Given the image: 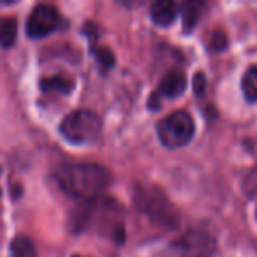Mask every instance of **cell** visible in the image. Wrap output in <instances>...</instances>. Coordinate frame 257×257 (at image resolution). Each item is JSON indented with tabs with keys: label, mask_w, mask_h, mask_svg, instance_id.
Returning a JSON list of instances; mask_svg holds the SVG:
<instances>
[{
	"label": "cell",
	"mask_w": 257,
	"mask_h": 257,
	"mask_svg": "<svg viewBox=\"0 0 257 257\" xmlns=\"http://www.w3.org/2000/svg\"><path fill=\"white\" fill-rule=\"evenodd\" d=\"M134 199H136V206L154 222H157L159 225H164L169 229L178 225V211L173 206L171 201L166 197V194L159 190L157 187H138L134 192Z\"/></svg>",
	"instance_id": "7a4b0ae2"
},
{
	"label": "cell",
	"mask_w": 257,
	"mask_h": 257,
	"mask_svg": "<svg viewBox=\"0 0 257 257\" xmlns=\"http://www.w3.org/2000/svg\"><path fill=\"white\" fill-rule=\"evenodd\" d=\"M204 6L201 2H185L182 6V16H183V29L189 32L194 29V25L197 23V20L201 18Z\"/></svg>",
	"instance_id": "30bf717a"
},
{
	"label": "cell",
	"mask_w": 257,
	"mask_h": 257,
	"mask_svg": "<svg viewBox=\"0 0 257 257\" xmlns=\"http://www.w3.org/2000/svg\"><path fill=\"white\" fill-rule=\"evenodd\" d=\"M18 37V23L15 18H6L0 22V44L4 48H11Z\"/></svg>",
	"instance_id": "8fae6325"
},
{
	"label": "cell",
	"mask_w": 257,
	"mask_h": 257,
	"mask_svg": "<svg viewBox=\"0 0 257 257\" xmlns=\"http://www.w3.org/2000/svg\"><path fill=\"white\" fill-rule=\"evenodd\" d=\"M215 252V239L206 231L194 229L176 239L171 245L173 257H211Z\"/></svg>",
	"instance_id": "5b68a950"
},
{
	"label": "cell",
	"mask_w": 257,
	"mask_h": 257,
	"mask_svg": "<svg viewBox=\"0 0 257 257\" xmlns=\"http://www.w3.org/2000/svg\"><path fill=\"white\" fill-rule=\"evenodd\" d=\"M11 257H37V248L29 236H18L11 243Z\"/></svg>",
	"instance_id": "9c48e42d"
},
{
	"label": "cell",
	"mask_w": 257,
	"mask_h": 257,
	"mask_svg": "<svg viewBox=\"0 0 257 257\" xmlns=\"http://www.w3.org/2000/svg\"><path fill=\"white\" fill-rule=\"evenodd\" d=\"M41 90L44 92H57V93H71L72 81L64 76H53L41 81Z\"/></svg>",
	"instance_id": "7c38bea8"
},
{
	"label": "cell",
	"mask_w": 257,
	"mask_h": 257,
	"mask_svg": "<svg viewBox=\"0 0 257 257\" xmlns=\"http://www.w3.org/2000/svg\"><path fill=\"white\" fill-rule=\"evenodd\" d=\"M152 22L159 27H169L178 16V6L171 0H157L150 8Z\"/></svg>",
	"instance_id": "52a82bcc"
},
{
	"label": "cell",
	"mask_w": 257,
	"mask_h": 257,
	"mask_svg": "<svg viewBox=\"0 0 257 257\" xmlns=\"http://www.w3.org/2000/svg\"><path fill=\"white\" fill-rule=\"evenodd\" d=\"M58 187L67 196L81 201L99 199L111 183V173L104 166L92 162H69L55 171Z\"/></svg>",
	"instance_id": "6da1fadb"
},
{
	"label": "cell",
	"mask_w": 257,
	"mask_h": 257,
	"mask_svg": "<svg viewBox=\"0 0 257 257\" xmlns=\"http://www.w3.org/2000/svg\"><path fill=\"white\" fill-rule=\"evenodd\" d=\"M243 190L248 197H257V166L243 180Z\"/></svg>",
	"instance_id": "9a60e30c"
},
{
	"label": "cell",
	"mask_w": 257,
	"mask_h": 257,
	"mask_svg": "<svg viewBox=\"0 0 257 257\" xmlns=\"http://www.w3.org/2000/svg\"><path fill=\"white\" fill-rule=\"evenodd\" d=\"M196 133L194 118L187 111L168 114L157 123V138L166 148H182L190 143Z\"/></svg>",
	"instance_id": "277c9868"
},
{
	"label": "cell",
	"mask_w": 257,
	"mask_h": 257,
	"mask_svg": "<svg viewBox=\"0 0 257 257\" xmlns=\"http://www.w3.org/2000/svg\"><path fill=\"white\" fill-rule=\"evenodd\" d=\"M60 25V13L55 6L39 4L34 8L27 20V36L32 39H43L57 30Z\"/></svg>",
	"instance_id": "8992f818"
},
{
	"label": "cell",
	"mask_w": 257,
	"mask_h": 257,
	"mask_svg": "<svg viewBox=\"0 0 257 257\" xmlns=\"http://www.w3.org/2000/svg\"><path fill=\"white\" fill-rule=\"evenodd\" d=\"M90 50H92L93 57H95V58H97V62L100 64V67H102V69L113 67L114 57H113V53H111V50H107L106 46H97L95 43H92Z\"/></svg>",
	"instance_id": "5bb4252c"
},
{
	"label": "cell",
	"mask_w": 257,
	"mask_h": 257,
	"mask_svg": "<svg viewBox=\"0 0 257 257\" xmlns=\"http://www.w3.org/2000/svg\"><path fill=\"white\" fill-rule=\"evenodd\" d=\"M150 107H152V109H157V107H159V93L157 92L152 93V97H150Z\"/></svg>",
	"instance_id": "e0dca14e"
},
{
	"label": "cell",
	"mask_w": 257,
	"mask_h": 257,
	"mask_svg": "<svg viewBox=\"0 0 257 257\" xmlns=\"http://www.w3.org/2000/svg\"><path fill=\"white\" fill-rule=\"evenodd\" d=\"M72 257H81V255H72Z\"/></svg>",
	"instance_id": "ac0fdd59"
},
{
	"label": "cell",
	"mask_w": 257,
	"mask_h": 257,
	"mask_svg": "<svg viewBox=\"0 0 257 257\" xmlns=\"http://www.w3.org/2000/svg\"><path fill=\"white\" fill-rule=\"evenodd\" d=\"M206 78H204L203 72H197L196 76H194V92L197 93V95H204V92H206Z\"/></svg>",
	"instance_id": "2e32d148"
},
{
	"label": "cell",
	"mask_w": 257,
	"mask_h": 257,
	"mask_svg": "<svg viewBox=\"0 0 257 257\" xmlns=\"http://www.w3.org/2000/svg\"><path fill=\"white\" fill-rule=\"evenodd\" d=\"M187 88V78L182 71H169L168 74L162 78L161 85H159V95L164 97H178L185 92Z\"/></svg>",
	"instance_id": "ba28073f"
},
{
	"label": "cell",
	"mask_w": 257,
	"mask_h": 257,
	"mask_svg": "<svg viewBox=\"0 0 257 257\" xmlns=\"http://www.w3.org/2000/svg\"><path fill=\"white\" fill-rule=\"evenodd\" d=\"M241 90H243V95H245L250 102L257 100V65L250 67L248 71L245 72V76H243V79H241Z\"/></svg>",
	"instance_id": "4fadbf2b"
},
{
	"label": "cell",
	"mask_w": 257,
	"mask_h": 257,
	"mask_svg": "<svg viewBox=\"0 0 257 257\" xmlns=\"http://www.w3.org/2000/svg\"><path fill=\"white\" fill-rule=\"evenodd\" d=\"M102 133V121L99 114L88 109L69 113L60 123V134L72 145H88L97 141Z\"/></svg>",
	"instance_id": "3957f363"
}]
</instances>
